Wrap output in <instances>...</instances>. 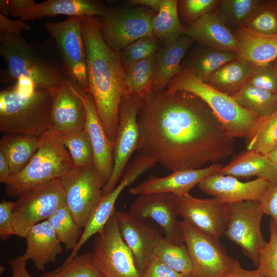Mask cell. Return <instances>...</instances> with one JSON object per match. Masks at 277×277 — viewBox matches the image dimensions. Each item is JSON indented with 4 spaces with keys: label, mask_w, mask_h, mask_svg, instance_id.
<instances>
[{
    "label": "cell",
    "mask_w": 277,
    "mask_h": 277,
    "mask_svg": "<svg viewBox=\"0 0 277 277\" xmlns=\"http://www.w3.org/2000/svg\"><path fill=\"white\" fill-rule=\"evenodd\" d=\"M160 49L156 38L153 35L142 37L134 41L121 51L125 69L155 54Z\"/></svg>",
    "instance_id": "41"
},
{
    "label": "cell",
    "mask_w": 277,
    "mask_h": 277,
    "mask_svg": "<svg viewBox=\"0 0 277 277\" xmlns=\"http://www.w3.org/2000/svg\"><path fill=\"white\" fill-rule=\"evenodd\" d=\"M271 64H272L277 69V58Z\"/></svg>",
    "instance_id": "56"
},
{
    "label": "cell",
    "mask_w": 277,
    "mask_h": 277,
    "mask_svg": "<svg viewBox=\"0 0 277 277\" xmlns=\"http://www.w3.org/2000/svg\"><path fill=\"white\" fill-rule=\"evenodd\" d=\"M256 68L250 62L238 57L214 72L207 84L223 93L232 95L248 81Z\"/></svg>",
    "instance_id": "30"
},
{
    "label": "cell",
    "mask_w": 277,
    "mask_h": 277,
    "mask_svg": "<svg viewBox=\"0 0 277 277\" xmlns=\"http://www.w3.org/2000/svg\"><path fill=\"white\" fill-rule=\"evenodd\" d=\"M155 15L142 7L108 8L97 17L104 41L121 51L128 45L146 36L153 35L152 21Z\"/></svg>",
    "instance_id": "12"
},
{
    "label": "cell",
    "mask_w": 277,
    "mask_h": 277,
    "mask_svg": "<svg viewBox=\"0 0 277 277\" xmlns=\"http://www.w3.org/2000/svg\"><path fill=\"white\" fill-rule=\"evenodd\" d=\"M11 176L8 160L4 154L0 151V182L6 184Z\"/></svg>",
    "instance_id": "52"
},
{
    "label": "cell",
    "mask_w": 277,
    "mask_h": 277,
    "mask_svg": "<svg viewBox=\"0 0 277 277\" xmlns=\"http://www.w3.org/2000/svg\"><path fill=\"white\" fill-rule=\"evenodd\" d=\"M31 29V27L21 18L12 20L0 14V33L21 34Z\"/></svg>",
    "instance_id": "49"
},
{
    "label": "cell",
    "mask_w": 277,
    "mask_h": 277,
    "mask_svg": "<svg viewBox=\"0 0 277 277\" xmlns=\"http://www.w3.org/2000/svg\"><path fill=\"white\" fill-rule=\"evenodd\" d=\"M238 58L236 53L209 48L198 53L188 67L200 80L207 83L217 69Z\"/></svg>",
    "instance_id": "35"
},
{
    "label": "cell",
    "mask_w": 277,
    "mask_h": 277,
    "mask_svg": "<svg viewBox=\"0 0 277 277\" xmlns=\"http://www.w3.org/2000/svg\"><path fill=\"white\" fill-rule=\"evenodd\" d=\"M62 140L72 158L75 168H83L93 165V150L89 134L85 128L63 134Z\"/></svg>",
    "instance_id": "37"
},
{
    "label": "cell",
    "mask_w": 277,
    "mask_h": 277,
    "mask_svg": "<svg viewBox=\"0 0 277 277\" xmlns=\"http://www.w3.org/2000/svg\"><path fill=\"white\" fill-rule=\"evenodd\" d=\"M219 15L225 22L244 26L251 15L262 4L258 0L220 1Z\"/></svg>",
    "instance_id": "40"
},
{
    "label": "cell",
    "mask_w": 277,
    "mask_h": 277,
    "mask_svg": "<svg viewBox=\"0 0 277 277\" xmlns=\"http://www.w3.org/2000/svg\"><path fill=\"white\" fill-rule=\"evenodd\" d=\"M179 226L191 263L193 277H223L237 260L229 255L219 240L208 236L182 220Z\"/></svg>",
    "instance_id": "13"
},
{
    "label": "cell",
    "mask_w": 277,
    "mask_h": 277,
    "mask_svg": "<svg viewBox=\"0 0 277 277\" xmlns=\"http://www.w3.org/2000/svg\"><path fill=\"white\" fill-rule=\"evenodd\" d=\"M231 96L241 107L259 118L271 114L277 108V94L248 82Z\"/></svg>",
    "instance_id": "31"
},
{
    "label": "cell",
    "mask_w": 277,
    "mask_h": 277,
    "mask_svg": "<svg viewBox=\"0 0 277 277\" xmlns=\"http://www.w3.org/2000/svg\"><path fill=\"white\" fill-rule=\"evenodd\" d=\"M179 214L199 231L219 240L228 224L226 204L215 198L202 199L189 193L176 196Z\"/></svg>",
    "instance_id": "15"
},
{
    "label": "cell",
    "mask_w": 277,
    "mask_h": 277,
    "mask_svg": "<svg viewBox=\"0 0 277 277\" xmlns=\"http://www.w3.org/2000/svg\"><path fill=\"white\" fill-rule=\"evenodd\" d=\"M10 15L24 21L44 17L66 15L69 17H102L108 8L92 0H48L37 3L33 0H10Z\"/></svg>",
    "instance_id": "16"
},
{
    "label": "cell",
    "mask_w": 277,
    "mask_h": 277,
    "mask_svg": "<svg viewBox=\"0 0 277 277\" xmlns=\"http://www.w3.org/2000/svg\"><path fill=\"white\" fill-rule=\"evenodd\" d=\"M120 234L130 250L141 276L154 258V244L160 234L141 219L131 213L115 210Z\"/></svg>",
    "instance_id": "18"
},
{
    "label": "cell",
    "mask_w": 277,
    "mask_h": 277,
    "mask_svg": "<svg viewBox=\"0 0 277 277\" xmlns=\"http://www.w3.org/2000/svg\"><path fill=\"white\" fill-rule=\"evenodd\" d=\"M144 173L141 164L132 162L126 167L120 183L109 193L102 196L91 217L83 230V234L75 248L65 261H69L77 254L81 247L92 235L102 231L115 209V204L124 188L131 185Z\"/></svg>",
    "instance_id": "22"
},
{
    "label": "cell",
    "mask_w": 277,
    "mask_h": 277,
    "mask_svg": "<svg viewBox=\"0 0 277 277\" xmlns=\"http://www.w3.org/2000/svg\"><path fill=\"white\" fill-rule=\"evenodd\" d=\"M185 277H193L191 274L185 275Z\"/></svg>",
    "instance_id": "57"
},
{
    "label": "cell",
    "mask_w": 277,
    "mask_h": 277,
    "mask_svg": "<svg viewBox=\"0 0 277 277\" xmlns=\"http://www.w3.org/2000/svg\"><path fill=\"white\" fill-rule=\"evenodd\" d=\"M223 277H264L259 274L255 270H248L243 268L236 261L226 271Z\"/></svg>",
    "instance_id": "51"
},
{
    "label": "cell",
    "mask_w": 277,
    "mask_h": 277,
    "mask_svg": "<svg viewBox=\"0 0 277 277\" xmlns=\"http://www.w3.org/2000/svg\"><path fill=\"white\" fill-rule=\"evenodd\" d=\"M193 41L185 34L164 42L163 47L156 53L150 91L166 89L171 80L182 70L181 61Z\"/></svg>",
    "instance_id": "24"
},
{
    "label": "cell",
    "mask_w": 277,
    "mask_h": 277,
    "mask_svg": "<svg viewBox=\"0 0 277 277\" xmlns=\"http://www.w3.org/2000/svg\"><path fill=\"white\" fill-rule=\"evenodd\" d=\"M66 204L60 179L37 186L24 193L14 202L13 226L14 235L25 238L35 225L47 220Z\"/></svg>",
    "instance_id": "7"
},
{
    "label": "cell",
    "mask_w": 277,
    "mask_h": 277,
    "mask_svg": "<svg viewBox=\"0 0 277 277\" xmlns=\"http://www.w3.org/2000/svg\"><path fill=\"white\" fill-rule=\"evenodd\" d=\"M142 97L125 94L120 106L119 121L113 153V166L111 175L103 190V196L109 193L120 181L129 160L137 150L139 127L137 121Z\"/></svg>",
    "instance_id": "14"
},
{
    "label": "cell",
    "mask_w": 277,
    "mask_h": 277,
    "mask_svg": "<svg viewBox=\"0 0 277 277\" xmlns=\"http://www.w3.org/2000/svg\"><path fill=\"white\" fill-rule=\"evenodd\" d=\"M166 89L187 91L200 98L233 137L248 138L255 130L259 118L241 107L231 95L200 80L188 67H183Z\"/></svg>",
    "instance_id": "5"
},
{
    "label": "cell",
    "mask_w": 277,
    "mask_h": 277,
    "mask_svg": "<svg viewBox=\"0 0 277 277\" xmlns=\"http://www.w3.org/2000/svg\"><path fill=\"white\" fill-rule=\"evenodd\" d=\"M226 206L228 224L225 235L238 245L244 254L257 267L260 253L267 244L261 230L264 213L260 201H244L226 204Z\"/></svg>",
    "instance_id": "10"
},
{
    "label": "cell",
    "mask_w": 277,
    "mask_h": 277,
    "mask_svg": "<svg viewBox=\"0 0 277 277\" xmlns=\"http://www.w3.org/2000/svg\"><path fill=\"white\" fill-rule=\"evenodd\" d=\"M275 3H276V5H277V2H276Z\"/></svg>",
    "instance_id": "58"
},
{
    "label": "cell",
    "mask_w": 277,
    "mask_h": 277,
    "mask_svg": "<svg viewBox=\"0 0 277 277\" xmlns=\"http://www.w3.org/2000/svg\"><path fill=\"white\" fill-rule=\"evenodd\" d=\"M25 239L26 249L23 255L38 271H44L46 265L55 263L63 251L62 243L47 220L33 226Z\"/></svg>",
    "instance_id": "26"
},
{
    "label": "cell",
    "mask_w": 277,
    "mask_h": 277,
    "mask_svg": "<svg viewBox=\"0 0 277 277\" xmlns=\"http://www.w3.org/2000/svg\"><path fill=\"white\" fill-rule=\"evenodd\" d=\"M142 277H185V275L175 271L154 257L147 267Z\"/></svg>",
    "instance_id": "48"
},
{
    "label": "cell",
    "mask_w": 277,
    "mask_h": 277,
    "mask_svg": "<svg viewBox=\"0 0 277 277\" xmlns=\"http://www.w3.org/2000/svg\"><path fill=\"white\" fill-rule=\"evenodd\" d=\"M248 82L277 94V69L272 64L256 67Z\"/></svg>",
    "instance_id": "45"
},
{
    "label": "cell",
    "mask_w": 277,
    "mask_h": 277,
    "mask_svg": "<svg viewBox=\"0 0 277 277\" xmlns=\"http://www.w3.org/2000/svg\"><path fill=\"white\" fill-rule=\"evenodd\" d=\"M129 212L145 220H154L163 229L165 238L174 245L185 243L179 226L176 196L170 193L139 195L130 206Z\"/></svg>",
    "instance_id": "17"
},
{
    "label": "cell",
    "mask_w": 277,
    "mask_h": 277,
    "mask_svg": "<svg viewBox=\"0 0 277 277\" xmlns=\"http://www.w3.org/2000/svg\"><path fill=\"white\" fill-rule=\"evenodd\" d=\"M185 34L209 48L238 53L236 37L223 19L214 13L203 15L186 27Z\"/></svg>",
    "instance_id": "25"
},
{
    "label": "cell",
    "mask_w": 277,
    "mask_h": 277,
    "mask_svg": "<svg viewBox=\"0 0 277 277\" xmlns=\"http://www.w3.org/2000/svg\"><path fill=\"white\" fill-rule=\"evenodd\" d=\"M89 92L109 138L114 143L119 121V109L126 93V69L121 51L103 39L97 16L82 17Z\"/></svg>",
    "instance_id": "2"
},
{
    "label": "cell",
    "mask_w": 277,
    "mask_h": 277,
    "mask_svg": "<svg viewBox=\"0 0 277 277\" xmlns=\"http://www.w3.org/2000/svg\"><path fill=\"white\" fill-rule=\"evenodd\" d=\"M133 6L140 5L145 6L158 12L162 0H131L128 1Z\"/></svg>",
    "instance_id": "53"
},
{
    "label": "cell",
    "mask_w": 277,
    "mask_h": 277,
    "mask_svg": "<svg viewBox=\"0 0 277 277\" xmlns=\"http://www.w3.org/2000/svg\"><path fill=\"white\" fill-rule=\"evenodd\" d=\"M51 90H34L17 84L0 91V131L39 137L50 129Z\"/></svg>",
    "instance_id": "4"
},
{
    "label": "cell",
    "mask_w": 277,
    "mask_h": 277,
    "mask_svg": "<svg viewBox=\"0 0 277 277\" xmlns=\"http://www.w3.org/2000/svg\"><path fill=\"white\" fill-rule=\"evenodd\" d=\"M82 17H69L62 22H48L44 26L62 55L72 86L78 92L87 93L89 92Z\"/></svg>",
    "instance_id": "8"
},
{
    "label": "cell",
    "mask_w": 277,
    "mask_h": 277,
    "mask_svg": "<svg viewBox=\"0 0 277 277\" xmlns=\"http://www.w3.org/2000/svg\"><path fill=\"white\" fill-rule=\"evenodd\" d=\"M27 261L24 255L9 260L12 272V277H32L26 267Z\"/></svg>",
    "instance_id": "50"
},
{
    "label": "cell",
    "mask_w": 277,
    "mask_h": 277,
    "mask_svg": "<svg viewBox=\"0 0 277 277\" xmlns=\"http://www.w3.org/2000/svg\"><path fill=\"white\" fill-rule=\"evenodd\" d=\"M277 147V108L271 114L259 118L255 130L247 138V150L267 155Z\"/></svg>",
    "instance_id": "36"
},
{
    "label": "cell",
    "mask_w": 277,
    "mask_h": 277,
    "mask_svg": "<svg viewBox=\"0 0 277 277\" xmlns=\"http://www.w3.org/2000/svg\"><path fill=\"white\" fill-rule=\"evenodd\" d=\"M11 7L10 0L0 1V14L6 17L10 15Z\"/></svg>",
    "instance_id": "54"
},
{
    "label": "cell",
    "mask_w": 277,
    "mask_h": 277,
    "mask_svg": "<svg viewBox=\"0 0 277 277\" xmlns=\"http://www.w3.org/2000/svg\"><path fill=\"white\" fill-rule=\"evenodd\" d=\"M222 167L219 164L199 169H185L173 172L165 177L150 175L146 180L129 189L133 195L154 193H170L180 196L189 193L206 176L216 173Z\"/></svg>",
    "instance_id": "21"
},
{
    "label": "cell",
    "mask_w": 277,
    "mask_h": 277,
    "mask_svg": "<svg viewBox=\"0 0 277 277\" xmlns=\"http://www.w3.org/2000/svg\"><path fill=\"white\" fill-rule=\"evenodd\" d=\"M60 180L66 206L75 222L84 228L103 196V179L93 165L74 168Z\"/></svg>",
    "instance_id": "11"
},
{
    "label": "cell",
    "mask_w": 277,
    "mask_h": 277,
    "mask_svg": "<svg viewBox=\"0 0 277 277\" xmlns=\"http://www.w3.org/2000/svg\"><path fill=\"white\" fill-rule=\"evenodd\" d=\"M74 168L62 135L49 129L39 137L38 148L29 163L5 184V193L19 196L33 187L60 179Z\"/></svg>",
    "instance_id": "6"
},
{
    "label": "cell",
    "mask_w": 277,
    "mask_h": 277,
    "mask_svg": "<svg viewBox=\"0 0 277 277\" xmlns=\"http://www.w3.org/2000/svg\"><path fill=\"white\" fill-rule=\"evenodd\" d=\"M14 202L3 200L0 203V237L3 241L14 235L12 210Z\"/></svg>",
    "instance_id": "46"
},
{
    "label": "cell",
    "mask_w": 277,
    "mask_h": 277,
    "mask_svg": "<svg viewBox=\"0 0 277 277\" xmlns=\"http://www.w3.org/2000/svg\"><path fill=\"white\" fill-rule=\"evenodd\" d=\"M156 57V53L126 69V94L143 98L150 91Z\"/></svg>",
    "instance_id": "33"
},
{
    "label": "cell",
    "mask_w": 277,
    "mask_h": 277,
    "mask_svg": "<svg viewBox=\"0 0 277 277\" xmlns=\"http://www.w3.org/2000/svg\"><path fill=\"white\" fill-rule=\"evenodd\" d=\"M86 110L85 129L88 132L94 153V166L105 184L113 170L114 143L108 137L90 93H80Z\"/></svg>",
    "instance_id": "23"
},
{
    "label": "cell",
    "mask_w": 277,
    "mask_h": 277,
    "mask_svg": "<svg viewBox=\"0 0 277 277\" xmlns=\"http://www.w3.org/2000/svg\"><path fill=\"white\" fill-rule=\"evenodd\" d=\"M244 27L261 34H277V8L261 4Z\"/></svg>",
    "instance_id": "43"
},
{
    "label": "cell",
    "mask_w": 277,
    "mask_h": 277,
    "mask_svg": "<svg viewBox=\"0 0 277 277\" xmlns=\"http://www.w3.org/2000/svg\"><path fill=\"white\" fill-rule=\"evenodd\" d=\"M234 35L239 46V58L256 67L269 65L277 58V34H261L242 26Z\"/></svg>",
    "instance_id": "27"
},
{
    "label": "cell",
    "mask_w": 277,
    "mask_h": 277,
    "mask_svg": "<svg viewBox=\"0 0 277 277\" xmlns=\"http://www.w3.org/2000/svg\"><path fill=\"white\" fill-rule=\"evenodd\" d=\"M153 35L164 43L185 34L186 27L180 22L178 14V1L162 0L160 8L152 21Z\"/></svg>",
    "instance_id": "32"
},
{
    "label": "cell",
    "mask_w": 277,
    "mask_h": 277,
    "mask_svg": "<svg viewBox=\"0 0 277 277\" xmlns=\"http://www.w3.org/2000/svg\"><path fill=\"white\" fill-rule=\"evenodd\" d=\"M0 54L7 65L1 70L5 83L25 79L35 90L72 85L65 63L51 37L29 42L22 34L0 33Z\"/></svg>",
    "instance_id": "3"
},
{
    "label": "cell",
    "mask_w": 277,
    "mask_h": 277,
    "mask_svg": "<svg viewBox=\"0 0 277 277\" xmlns=\"http://www.w3.org/2000/svg\"><path fill=\"white\" fill-rule=\"evenodd\" d=\"M217 173L237 179L248 180L252 177L265 180L270 183L277 182V167L267 156L252 150H247L235 156Z\"/></svg>",
    "instance_id": "28"
},
{
    "label": "cell",
    "mask_w": 277,
    "mask_h": 277,
    "mask_svg": "<svg viewBox=\"0 0 277 277\" xmlns=\"http://www.w3.org/2000/svg\"><path fill=\"white\" fill-rule=\"evenodd\" d=\"M220 2L216 0H185L180 1L184 19L189 24L211 10Z\"/></svg>",
    "instance_id": "44"
},
{
    "label": "cell",
    "mask_w": 277,
    "mask_h": 277,
    "mask_svg": "<svg viewBox=\"0 0 277 277\" xmlns=\"http://www.w3.org/2000/svg\"><path fill=\"white\" fill-rule=\"evenodd\" d=\"M50 129L61 135L84 129L86 110L79 92L72 85L52 89Z\"/></svg>",
    "instance_id": "20"
},
{
    "label": "cell",
    "mask_w": 277,
    "mask_h": 277,
    "mask_svg": "<svg viewBox=\"0 0 277 277\" xmlns=\"http://www.w3.org/2000/svg\"><path fill=\"white\" fill-rule=\"evenodd\" d=\"M39 137L31 135L6 133L0 140V151L7 158L11 172L23 170L37 151Z\"/></svg>",
    "instance_id": "29"
},
{
    "label": "cell",
    "mask_w": 277,
    "mask_h": 277,
    "mask_svg": "<svg viewBox=\"0 0 277 277\" xmlns=\"http://www.w3.org/2000/svg\"><path fill=\"white\" fill-rule=\"evenodd\" d=\"M270 238L260 253L259 264L255 271L264 277H277V231L271 219Z\"/></svg>",
    "instance_id": "42"
},
{
    "label": "cell",
    "mask_w": 277,
    "mask_h": 277,
    "mask_svg": "<svg viewBox=\"0 0 277 277\" xmlns=\"http://www.w3.org/2000/svg\"><path fill=\"white\" fill-rule=\"evenodd\" d=\"M115 210L94 239L91 252L93 263L102 277H142L120 234Z\"/></svg>",
    "instance_id": "9"
},
{
    "label": "cell",
    "mask_w": 277,
    "mask_h": 277,
    "mask_svg": "<svg viewBox=\"0 0 277 277\" xmlns=\"http://www.w3.org/2000/svg\"><path fill=\"white\" fill-rule=\"evenodd\" d=\"M270 184L261 178L242 182L235 177L216 172L204 178L197 186L204 193L226 204L248 200L260 201Z\"/></svg>",
    "instance_id": "19"
},
{
    "label": "cell",
    "mask_w": 277,
    "mask_h": 277,
    "mask_svg": "<svg viewBox=\"0 0 277 277\" xmlns=\"http://www.w3.org/2000/svg\"><path fill=\"white\" fill-rule=\"evenodd\" d=\"M60 241L68 250L75 248L83 230L72 217L67 206L58 208L47 220Z\"/></svg>",
    "instance_id": "38"
},
{
    "label": "cell",
    "mask_w": 277,
    "mask_h": 277,
    "mask_svg": "<svg viewBox=\"0 0 277 277\" xmlns=\"http://www.w3.org/2000/svg\"><path fill=\"white\" fill-rule=\"evenodd\" d=\"M137 151L172 172L216 164L234 153L235 138L200 98L185 91L149 92L137 117Z\"/></svg>",
    "instance_id": "1"
},
{
    "label": "cell",
    "mask_w": 277,
    "mask_h": 277,
    "mask_svg": "<svg viewBox=\"0 0 277 277\" xmlns=\"http://www.w3.org/2000/svg\"><path fill=\"white\" fill-rule=\"evenodd\" d=\"M277 167V147L267 155Z\"/></svg>",
    "instance_id": "55"
},
{
    "label": "cell",
    "mask_w": 277,
    "mask_h": 277,
    "mask_svg": "<svg viewBox=\"0 0 277 277\" xmlns=\"http://www.w3.org/2000/svg\"><path fill=\"white\" fill-rule=\"evenodd\" d=\"M154 254L175 271L184 275L191 274V263L185 243L173 244L160 234L154 242Z\"/></svg>",
    "instance_id": "34"
},
{
    "label": "cell",
    "mask_w": 277,
    "mask_h": 277,
    "mask_svg": "<svg viewBox=\"0 0 277 277\" xmlns=\"http://www.w3.org/2000/svg\"><path fill=\"white\" fill-rule=\"evenodd\" d=\"M260 203L264 214L271 217L277 231V182L271 183Z\"/></svg>",
    "instance_id": "47"
},
{
    "label": "cell",
    "mask_w": 277,
    "mask_h": 277,
    "mask_svg": "<svg viewBox=\"0 0 277 277\" xmlns=\"http://www.w3.org/2000/svg\"><path fill=\"white\" fill-rule=\"evenodd\" d=\"M40 277H102L94 265L91 252L77 254L56 269L44 272Z\"/></svg>",
    "instance_id": "39"
}]
</instances>
